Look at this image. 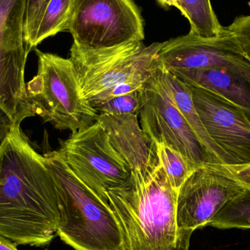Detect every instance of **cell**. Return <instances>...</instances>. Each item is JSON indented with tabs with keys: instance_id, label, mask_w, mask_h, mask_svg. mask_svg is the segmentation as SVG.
I'll list each match as a JSON object with an SVG mask.
<instances>
[{
	"instance_id": "cell-19",
	"label": "cell",
	"mask_w": 250,
	"mask_h": 250,
	"mask_svg": "<svg viewBox=\"0 0 250 250\" xmlns=\"http://www.w3.org/2000/svg\"><path fill=\"white\" fill-rule=\"evenodd\" d=\"M157 145L159 161L172 188L179 192L182 185L195 167L180 152L163 144Z\"/></svg>"
},
{
	"instance_id": "cell-20",
	"label": "cell",
	"mask_w": 250,
	"mask_h": 250,
	"mask_svg": "<svg viewBox=\"0 0 250 250\" xmlns=\"http://www.w3.org/2000/svg\"><path fill=\"white\" fill-rule=\"evenodd\" d=\"M141 90L135 91L123 96L116 97L109 101L94 105V109L98 114L138 115L142 103Z\"/></svg>"
},
{
	"instance_id": "cell-14",
	"label": "cell",
	"mask_w": 250,
	"mask_h": 250,
	"mask_svg": "<svg viewBox=\"0 0 250 250\" xmlns=\"http://www.w3.org/2000/svg\"><path fill=\"white\" fill-rule=\"evenodd\" d=\"M160 76L173 103L179 108L192 130L196 134L208 151L214 165L229 166V159L224 151L216 144L206 130L192 101L189 86L179 81L160 65Z\"/></svg>"
},
{
	"instance_id": "cell-16",
	"label": "cell",
	"mask_w": 250,
	"mask_h": 250,
	"mask_svg": "<svg viewBox=\"0 0 250 250\" xmlns=\"http://www.w3.org/2000/svg\"><path fill=\"white\" fill-rule=\"evenodd\" d=\"M26 0H0V43L23 42Z\"/></svg>"
},
{
	"instance_id": "cell-7",
	"label": "cell",
	"mask_w": 250,
	"mask_h": 250,
	"mask_svg": "<svg viewBox=\"0 0 250 250\" xmlns=\"http://www.w3.org/2000/svg\"><path fill=\"white\" fill-rule=\"evenodd\" d=\"M67 30L73 43L104 48L143 41L144 21L132 0H73Z\"/></svg>"
},
{
	"instance_id": "cell-1",
	"label": "cell",
	"mask_w": 250,
	"mask_h": 250,
	"mask_svg": "<svg viewBox=\"0 0 250 250\" xmlns=\"http://www.w3.org/2000/svg\"><path fill=\"white\" fill-rule=\"evenodd\" d=\"M59 219L45 157L16 125L0 148V235L18 245L47 246L57 236Z\"/></svg>"
},
{
	"instance_id": "cell-5",
	"label": "cell",
	"mask_w": 250,
	"mask_h": 250,
	"mask_svg": "<svg viewBox=\"0 0 250 250\" xmlns=\"http://www.w3.org/2000/svg\"><path fill=\"white\" fill-rule=\"evenodd\" d=\"M163 45L135 41L110 48H87L73 43L69 59L83 98L90 103L123 82L149 79L160 67L158 53Z\"/></svg>"
},
{
	"instance_id": "cell-10",
	"label": "cell",
	"mask_w": 250,
	"mask_h": 250,
	"mask_svg": "<svg viewBox=\"0 0 250 250\" xmlns=\"http://www.w3.org/2000/svg\"><path fill=\"white\" fill-rule=\"evenodd\" d=\"M163 70L219 69L231 72L250 82V62L226 27L214 37L189 33L163 42L158 53Z\"/></svg>"
},
{
	"instance_id": "cell-8",
	"label": "cell",
	"mask_w": 250,
	"mask_h": 250,
	"mask_svg": "<svg viewBox=\"0 0 250 250\" xmlns=\"http://www.w3.org/2000/svg\"><path fill=\"white\" fill-rule=\"evenodd\" d=\"M139 123L156 144H163L180 152L195 168L214 164L208 151L176 107L166 89L160 67L141 90Z\"/></svg>"
},
{
	"instance_id": "cell-22",
	"label": "cell",
	"mask_w": 250,
	"mask_h": 250,
	"mask_svg": "<svg viewBox=\"0 0 250 250\" xmlns=\"http://www.w3.org/2000/svg\"><path fill=\"white\" fill-rule=\"evenodd\" d=\"M226 28L231 32L250 62V15L238 16Z\"/></svg>"
},
{
	"instance_id": "cell-2",
	"label": "cell",
	"mask_w": 250,
	"mask_h": 250,
	"mask_svg": "<svg viewBox=\"0 0 250 250\" xmlns=\"http://www.w3.org/2000/svg\"><path fill=\"white\" fill-rule=\"evenodd\" d=\"M177 194L160 163L131 170L125 184L108 191L125 250H189L193 232L178 227Z\"/></svg>"
},
{
	"instance_id": "cell-6",
	"label": "cell",
	"mask_w": 250,
	"mask_h": 250,
	"mask_svg": "<svg viewBox=\"0 0 250 250\" xmlns=\"http://www.w3.org/2000/svg\"><path fill=\"white\" fill-rule=\"evenodd\" d=\"M57 152L73 174L107 204L108 191L123 185L131 175L98 121L62 141Z\"/></svg>"
},
{
	"instance_id": "cell-25",
	"label": "cell",
	"mask_w": 250,
	"mask_h": 250,
	"mask_svg": "<svg viewBox=\"0 0 250 250\" xmlns=\"http://www.w3.org/2000/svg\"><path fill=\"white\" fill-rule=\"evenodd\" d=\"M0 250H18L16 244L0 235Z\"/></svg>"
},
{
	"instance_id": "cell-18",
	"label": "cell",
	"mask_w": 250,
	"mask_h": 250,
	"mask_svg": "<svg viewBox=\"0 0 250 250\" xmlns=\"http://www.w3.org/2000/svg\"><path fill=\"white\" fill-rule=\"evenodd\" d=\"M73 0H50L41 19L35 46L59 32L67 30Z\"/></svg>"
},
{
	"instance_id": "cell-4",
	"label": "cell",
	"mask_w": 250,
	"mask_h": 250,
	"mask_svg": "<svg viewBox=\"0 0 250 250\" xmlns=\"http://www.w3.org/2000/svg\"><path fill=\"white\" fill-rule=\"evenodd\" d=\"M38 74L26 83L35 115L60 130L73 132L97 122L98 114L83 98L70 59L35 49Z\"/></svg>"
},
{
	"instance_id": "cell-3",
	"label": "cell",
	"mask_w": 250,
	"mask_h": 250,
	"mask_svg": "<svg viewBox=\"0 0 250 250\" xmlns=\"http://www.w3.org/2000/svg\"><path fill=\"white\" fill-rule=\"evenodd\" d=\"M44 157L57 188V236L76 250H125L121 228L109 205L73 174L57 151Z\"/></svg>"
},
{
	"instance_id": "cell-23",
	"label": "cell",
	"mask_w": 250,
	"mask_h": 250,
	"mask_svg": "<svg viewBox=\"0 0 250 250\" xmlns=\"http://www.w3.org/2000/svg\"><path fill=\"white\" fill-rule=\"evenodd\" d=\"M224 166L233 179L250 191V164L242 166Z\"/></svg>"
},
{
	"instance_id": "cell-9",
	"label": "cell",
	"mask_w": 250,
	"mask_h": 250,
	"mask_svg": "<svg viewBox=\"0 0 250 250\" xmlns=\"http://www.w3.org/2000/svg\"><path fill=\"white\" fill-rule=\"evenodd\" d=\"M245 190L223 165L206 164L197 167L178 192V227L194 232L208 226L229 201Z\"/></svg>"
},
{
	"instance_id": "cell-21",
	"label": "cell",
	"mask_w": 250,
	"mask_h": 250,
	"mask_svg": "<svg viewBox=\"0 0 250 250\" xmlns=\"http://www.w3.org/2000/svg\"><path fill=\"white\" fill-rule=\"evenodd\" d=\"M50 0H26L23 36L29 50L35 48V40L41 19Z\"/></svg>"
},
{
	"instance_id": "cell-17",
	"label": "cell",
	"mask_w": 250,
	"mask_h": 250,
	"mask_svg": "<svg viewBox=\"0 0 250 250\" xmlns=\"http://www.w3.org/2000/svg\"><path fill=\"white\" fill-rule=\"evenodd\" d=\"M218 229H250V191L229 201L208 223Z\"/></svg>"
},
{
	"instance_id": "cell-24",
	"label": "cell",
	"mask_w": 250,
	"mask_h": 250,
	"mask_svg": "<svg viewBox=\"0 0 250 250\" xmlns=\"http://www.w3.org/2000/svg\"><path fill=\"white\" fill-rule=\"evenodd\" d=\"M15 126L11 117L0 107V148Z\"/></svg>"
},
{
	"instance_id": "cell-15",
	"label": "cell",
	"mask_w": 250,
	"mask_h": 250,
	"mask_svg": "<svg viewBox=\"0 0 250 250\" xmlns=\"http://www.w3.org/2000/svg\"><path fill=\"white\" fill-rule=\"evenodd\" d=\"M162 7H174L188 19L190 24L189 32L210 38L218 35L224 26L217 19L211 0H156Z\"/></svg>"
},
{
	"instance_id": "cell-12",
	"label": "cell",
	"mask_w": 250,
	"mask_h": 250,
	"mask_svg": "<svg viewBox=\"0 0 250 250\" xmlns=\"http://www.w3.org/2000/svg\"><path fill=\"white\" fill-rule=\"evenodd\" d=\"M99 122L116 151L130 170L160 164L157 145L143 130L135 114H98Z\"/></svg>"
},
{
	"instance_id": "cell-11",
	"label": "cell",
	"mask_w": 250,
	"mask_h": 250,
	"mask_svg": "<svg viewBox=\"0 0 250 250\" xmlns=\"http://www.w3.org/2000/svg\"><path fill=\"white\" fill-rule=\"evenodd\" d=\"M188 86L206 130L229 159L228 166L250 165V120L243 110L207 89Z\"/></svg>"
},
{
	"instance_id": "cell-13",
	"label": "cell",
	"mask_w": 250,
	"mask_h": 250,
	"mask_svg": "<svg viewBox=\"0 0 250 250\" xmlns=\"http://www.w3.org/2000/svg\"><path fill=\"white\" fill-rule=\"evenodd\" d=\"M188 86L207 89L243 110L250 120V82L231 72L219 69L168 71Z\"/></svg>"
}]
</instances>
